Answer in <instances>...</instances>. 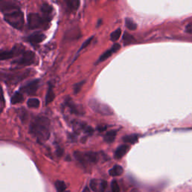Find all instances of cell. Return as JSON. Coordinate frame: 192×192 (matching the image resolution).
<instances>
[{"label":"cell","instance_id":"cell-1","mask_svg":"<svg viewBox=\"0 0 192 192\" xmlns=\"http://www.w3.org/2000/svg\"><path fill=\"white\" fill-rule=\"evenodd\" d=\"M29 132L39 142H45L50 137V121L45 116H38L30 124Z\"/></svg>","mask_w":192,"mask_h":192},{"label":"cell","instance_id":"cell-2","mask_svg":"<svg viewBox=\"0 0 192 192\" xmlns=\"http://www.w3.org/2000/svg\"><path fill=\"white\" fill-rule=\"evenodd\" d=\"M4 20L17 29H21L24 24V14L20 9L5 13L4 14Z\"/></svg>","mask_w":192,"mask_h":192},{"label":"cell","instance_id":"cell-3","mask_svg":"<svg viewBox=\"0 0 192 192\" xmlns=\"http://www.w3.org/2000/svg\"><path fill=\"white\" fill-rule=\"evenodd\" d=\"M25 52V47L21 45H15L10 51H2L0 53V59L1 60H6L17 56L22 55Z\"/></svg>","mask_w":192,"mask_h":192},{"label":"cell","instance_id":"cell-4","mask_svg":"<svg viewBox=\"0 0 192 192\" xmlns=\"http://www.w3.org/2000/svg\"><path fill=\"white\" fill-rule=\"evenodd\" d=\"M89 105L95 112L100 113L101 115H112L113 113V110L110 107L104 104L100 103L96 100H90Z\"/></svg>","mask_w":192,"mask_h":192},{"label":"cell","instance_id":"cell-5","mask_svg":"<svg viewBox=\"0 0 192 192\" xmlns=\"http://www.w3.org/2000/svg\"><path fill=\"white\" fill-rule=\"evenodd\" d=\"M28 26L30 29L41 28L47 22L45 17H42L36 13H30L28 15Z\"/></svg>","mask_w":192,"mask_h":192},{"label":"cell","instance_id":"cell-6","mask_svg":"<svg viewBox=\"0 0 192 192\" xmlns=\"http://www.w3.org/2000/svg\"><path fill=\"white\" fill-rule=\"evenodd\" d=\"M35 61V53L32 51H26L22 55L14 60L13 63L18 65H29Z\"/></svg>","mask_w":192,"mask_h":192},{"label":"cell","instance_id":"cell-7","mask_svg":"<svg viewBox=\"0 0 192 192\" xmlns=\"http://www.w3.org/2000/svg\"><path fill=\"white\" fill-rule=\"evenodd\" d=\"M39 83L40 80L38 79L32 80L24 86L21 87L20 91L23 92V93L29 94V95H32V94L35 93L37 92L38 86H39Z\"/></svg>","mask_w":192,"mask_h":192},{"label":"cell","instance_id":"cell-8","mask_svg":"<svg viewBox=\"0 0 192 192\" xmlns=\"http://www.w3.org/2000/svg\"><path fill=\"white\" fill-rule=\"evenodd\" d=\"M0 8H1L2 12L5 14V13L9 12V11L20 9V7H19L18 4L15 1L6 0V1L1 2V3H0Z\"/></svg>","mask_w":192,"mask_h":192},{"label":"cell","instance_id":"cell-9","mask_svg":"<svg viewBox=\"0 0 192 192\" xmlns=\"http://www.w3.org/2000/svg\"><path fill=\"white\" fill-rule=\"evenodd\" d=\"M120 49V44H114L112 47H111L110 49L107 50V51H105L104 53H102L101 54V56L99 57V60L97 61V62H96V64H98V63L104 62V61L106 60L107 59H108L109 57H110L112 54H113L114 53H116V51H118Z\"/></svg>","mask_w":192,"mask_h":192},{"label":"cell","instance_id":"cell-10","mask_svg":"<svg viewBox=\"0 0 192 192\" xmlns=\"http://www.w3.org/2000/svg\"><path fill=\"white\" fill-rule=\"evenodd\" d=\"M45 35L41 33V32H35V33L30 35L28 36L27 41L32 45H35L39 44L45 39Z\"/></svg>","mask_w":192,"mask_h":192},{"label":"cell","instance_id":"cell-11","mask_svg":"<svg viewBox=\"0 0 192 192\" xmlns=\"http://www.w3.org/2000/svg\"><path fill=\"white\" fill-rule=\"evenodd\" d=\"M130 147L129 146L126 145V144H123V145L120 146L116 149V150L115 151L114 153V157L116 159H120L124 156L126 153L128 152L129 150Z\"/></svg>","mask_w":192,"mask_h":192},{"label":"cell","instance_id":"cell-12","mask_svg":"<svg viewBox=\"0 0 192 192\" xmlns=\"http://www.w3.org/2000/svg\"><path fill=\"white\" fill-rule=\"evenodd\" d=\"M41 11L43 13V14L45 16V20L47 21L48 17H51L52 13H53V8L51 5L47 3L42 4L41 6Z\"/></svg>","mask_w":192,"mask_h":192},{"label":"cell","instance_id":"cell-13","mask_svg":"<svg viewBox=\"0 0 192 192\" xmlns=\"http://www.w3.org/2000/svg\"><path fill=\"white\" fill-rule=\"evenodd\" d=\"M85 155V158L87 162L90 163H96L99 160V156H98L97 153L94 152H88L84 153Z\"/></svg>","mask_w":192,"mask_h":192},{"label":"cell","instance_id":"cell-14","mask_svg":"<svg viewBox=\"0 0 192 192\" xmlns=\"http://www.w3.org/2000/svg\"><path fill=\"white\" fill-rule=\"evenodd\" d=\"M109 173H110V176H113V177L119 176L123 173V168L120 165H115L112 169H110Z\"/></svg>","mask_w":192,"mask_h":192},{"label":"cell","instance_id":"cell-15","mask_svg":"<svg viewBox=\"0 0 192 192\" xmlns=\"http://www.w3.org/2000/svg\"><path fill=\"white\" fill-rule=\"evenodd\" d=\"M116 131L112 130L110 131L107 132V134H105L104 137V141L107 142V143H113V141H114L115 137H116Z\"/></svg>","mask_w":192,"mask_h":192},{"label":"cell","instance_id":"cell-16","mask_svg":"<svg viewBox=\"0 0 192 192\" xmlns=\"http://www.w3.org/2000/svg\"><path fill=\"white\" fill-rule=\"evenodd\" d=\"M55 95L54 93H53V87H52L51 85L49 86V88H48L47 92V95H46L45 98V103L46 104H49L50 103L52 102L53 99H54Z\"/></svg>","mask_w":192,"mask_h":192},{"label":"cell","instance_id":"cell-17","mask_svg":"<svg viewBox=\"0 0 192 192\" xmlns=\"http://www.w3.org/2000/svg\"><path fill=\"white\" fill-rule=\"evenodd\" d=\"M65 3L70 11H76L80 5V2L77 0H68L65 2Z\"/></svg>","mask_w":192,"mask_h":192},{"label":"cell","instance_id":"cell-18","mask_svg":"<svg viewBox=\"0 0 192 192\" xmlns=\"http://www.w3.org/2000/svg\"><path fill=\"white\" fill-rule=\"evenodd\" d=\"M122 140H123V141L125 142V143L134 144V143H136V142L137 141L138 135L135 134H129V135L124 136L123 138H122Z\"/></svg>","mask_w":192,"mask_h":192},{"label":"cell","instance_id":"cell-19","mask_svg":"<svg viewBox=\"0 0 192 192\" xmlns=\"http://www.w3.org/2000/svg\"><path fill=\"white\" fill-rule=\"evenodd\" d=\"M24 100V96L20 92H17L12 95L11 99V102L12 104H16L20 103Z\"/></svg>","mask_w":192,"mask_h":192},{"label":"cell","instance_id":"cell-20","mask_svg":"<svg viewBox=\"0 0 192 192\" xmlns=\"http://www.w3.org/2000/svg\"><path fill=\"white\" fill-rule=\"evenodd\" d=\"M122 41H123L125 45H128L134 43L135 39H134L133 36L130 35L128 32H125L123 36H122Z\"/></svg>","mask_w":192,"mask_h":192},{"label":"cell","instance_id":"cell-21","mask_svg":"<svg viewBox=\"0 0 192 192\" xmlns=\"http://www.w3.org/2000/svg\"><path fill=\"white\" fill-rule=\"evenodd\" d=\"M27 106L30 108H38L40 106V101L38 99H29L27 101Z\"/></svg>","mask_w":192,"mask_h":192},{"label":"cell","instance_id":"cell-22","mask_svg":"<svg viewBox=\"0 0 192 192\" xmlns=\"http://www.w3.org/2000/svg\"><path fill=\"white\" fill-rule=\"evenodd\" d=\"M125 26L130 30H135L137 28V24L130 17H127L125 19Z\"/></svg>","mask_w":192,"mask_h":192},{"label":"cell","instance_id":"cell-23","mask_svg":"<svg viewBox=\"0 0 192 192\" xmlns=\"http://www.w3.org/2000/svg\"><path fill=\"white\" fill-rule=\"evenodd\" d=\"M55 186L58 192H65V189H66L65 183L63 181H60V180H58L55 182Z\"/></svg>","mask_w":192,"mask_h":192},{"label":"cell","instance_id":"cell-24","mask_svg":"<svg viewBox=\"0 0 192 192\" xmlns=\"http://www.w3.org/2000/svg\"><path fill=\"white\" fill-rule=\"evenodd\" d=\"M121 33H122V30L121 29H117L116 30H115L114 32H113L110 35V40L113 41H116L119 38H120Z\"/></svg>","mask_w":192,"mask_h":192},{"label":"cell","instance_id":"cell-25","mask_svg":"<svg viewBox=\"0 0 192 192\" xmlns=\"http://www.w3.org/2000/svg\"><path fill=\"white\" fill-rule=\"evenodd\" d=\"M67 105H68L69 108L71 109V110L72 111V113H80V110L79 109L77 108V105L74 104V103H73V101H70L69 103H67Z\"/></svg>","mask_w":192,"mask_h":192},{"label":"cell","instance_id":"cell-26","mask_svg":"<svg viewBox=\"0 0 192 192\" xmlns=\"http://www.w3.org/2000/svg\"><path fill=\"white\" fill-rule=\"evenodd\" d=\"M111 189H112L113 192H120V189L118 183H117L116 180H113L111 182Z\"/></svg>","mask_w":192,"mask_h":192},{"label":"cell","instance_id":"cell-27","mask_svg":"<svg viewBox=\"0 0 192 192\" xmlns=\"http://www.w3.org/2000/svg\"><path fill=\"white\" fill-rule=\"evenodd\" d=\"M84 83H85V81H81V82L78 83L74 84V87H73V89H74V93H79L80 89H81V88H82V86H83V85Z\"/></svg>","mask_w":192,"mask_h":192},{"label":"cell","instance_id":"cell-28","mask_svg":"<svg viewBox=\"0 0 192 192\" xmlns=\"http://www.w3.org/2000/svg\"><path fill=\"white\" fill-rule=\"evenodd\" d=\"M93 36H92L91 38H88V39L86 40V41H85V42H84V43L83 44V45H82L81 47H80V50H79V51H78V53H79V52H80V51H82L83 49H84V48L87 47V46L89 45L90 43H91V41H92V40H93Z\"/></svg>","mask_w":192,"mask_h":192},{"label":"cell","instance_id":"cell-29","mask_svg":"<svg viewBox=\"0 0 192 192\" xmlns=\"http://www.w3.org/2000/svg\"><path fill=\"white\" fill-rule=\"evenodd\" d=\"M97 188H98L97 181H96L95 179H92L91 181H90V189L94 191H96L98 190Z\"/></svg>","mask_w":192,"mask_h":192},{"label":"cell","instance_id":"cell-30","mask_svg":"<svg viewBox=\"0 0 192 192\" xmlns=\"http://www.w3.org/2000/svg\"><path fill=\"white\" fill-rule=\"evenodd\" d=\"M107 186V183L106 181H104V180H103L102 182H101V188H100V192H103L104 191L105 189H106Z\"/></svg>","mask_w":192,"mask_h":192},{"label":"cell","instance_id":"cell-31","mask_svg":"<svg viewBox=\"0 0 192 192\" xmlns=\"http://www.w3.org/2000/svg\"><path fill=\"white\" fill-rule=\"evenodd\" d=\"M62 153H63V150L62 149H57V155H58V156H62Z\"/></svg>","mask_w":192,"mask_h":192},{"label":"cell","instance_id":"cell-32","mask_svg":"<svg viewBox=\"0 0 192 192\" xmlns=\"http://www.w3.org/2000/svg\"><path fill=\"white\" fill-rule=\"evenodd\" d=\"M107 129V127L105 126V127H102V126H100V127H99V130L100 131H105Z\"/></svg>","mask_w":192,"mask_h":192},{"label":"cell","instance_id":"cell-33","mask_svg":"<svg viewBox=\"0 0 192 192\" xmlns=\"http://www.w3.org/2000/svg\"><path fill=\"white\" fill-rule=\"evenodd\" d=\"M83 192H90V190H89V189L88 187H86L85 189H84L83 191Z\"/></svg>","mask_w":192,"mask_h":192},{"label":"cell","instance_id":"cell-34","mask_svg":"<svg viewBox=\"0 0 192 192\" xmlns=\"http://www.w3.org/2000/svg\"><path fill=\"white\" fill-rule=\"evenodd\" d=\"M65 192H71L70 191H65Z\"/></svg>","mask_w":192,"mask_h":192}]
</instances>
